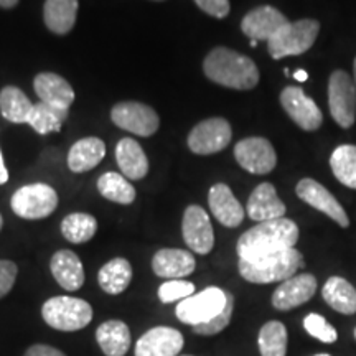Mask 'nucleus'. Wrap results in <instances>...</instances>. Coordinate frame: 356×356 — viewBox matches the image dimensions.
Wrapping results in <instances>:
<instances>
[{
	"label": "nucleus",
	"instance_id": "obj_22",
	"mask_svg": "<svg viewBox=\"0 0 356 356\" xmlns=\"http://www.w3.org/2000/svg\"><path fill=\"white\" fill-rule=\"evenodd\" d=\"M51 274L56 279V282L66 291H78L84 284V269L81 259L68 249H61L53 254L51 262Z\"/></svg>",
	"mask_w": 356,
	"mask_h": 356
},
{
	"label": "nucleus",
	"instance_id": "obj_7",
	"mask_svg": "<svg viewBox=\"0 0 356 356\" xmlns=\"http://www.w3.org/2000/svg\"><path fill=\"white\" fill-rule=\"evenodd\" d=\"M10 207L24 220H42L56 210L58 195L47 184L25 185L13 193Z\"/></svg>",
	"mask_w": 356,
	"mask_h": 356
},
{
	"label": "nucleus",
	"instance_id": "obj_17",
	"mask_svg": "<svg viewBox=\"0 0 356 356\" xmlns=\"http://www.w3.org/2000/svg\"><path fill=\"white\" fill-rule=\"evenodd\" d=\"M184 348V335L172 327H155L136 345V356H177Z\"/></svg>",
	"mask_w": 356,
	"mask_h": 356
},
{
	"label": "nucleus",
	"instance_id": "obj_33",
	"mask_svg": "<svg viewBox=\"0 0 356 356\" xmlns=\"http://www.w3.org/2000/svg\"><path fill=\"white\" fill-rule=\"evenodd\" d=\"M97 221L88 213H71L61 222V234L73 244L88 243L96 234Z\"/></svg>",
	"mask_w": 356,
	"mask_h": 356
},
{
	"label": "nucleus",
	"instance_id": "obj_46",
	"mask_svg": "<svg viewBox=\"0 0 356 356\" xmlns=\"http://www.w3.org/2000/svg\"><path fill=\"white\" fill-rule=\"evenodd\" d=\"M2 226H3V220H2V215H0V229H2Z\"/></svg>",
	"mask_w": 356,
	"mask_h": 356
},
{
	"label": "nucleus",
	"instance_id": "obj_35",
	"mask_svg": "<svg viewBox=\"0 0 356 356\" xmlns=\"http://www.w3.org/2000/svg\"><path fill=\"white\" fill-rule=\"evenodd\" d=\"M233 310H234V297H233V293L226 292L225 309H222L215 318H211L210 322L193 327V332L198 333V335H203V337L216 335V333L222 332L226 327H228L231 322V317H233Z\"/></svg>",
	"mask_w": 356,
	"mask_h": 356
},
{
	"label": "nucleus",
	"instance_id": "obj_34",
	"mask_svg": "<svg viewBox=\"0 0 356 356\" xmlns=\"http://www.w3.org/2000/svg\"><path fill=\"white\" fill-rule=\"evenodd\" d=\"M259 351L262 356H286L287 353V330L286 325L277 320L267 322L261 328L259 338Z\"/></svg>",
	"mask_w": 356,
	"mask_h": 356
},
{
	"label": "nucleus",
	"instance_id": "obj_11",
	"mask_svg": "<svg viewBox=\"0 0 356 356\" xmlns=\"http://www.w3.org/2000/svg\"><path fill=\"white\" fill-rule=\"evenodd\" d=\"M234 157L244 170L254 175H266L277 165V154L264 137H248L239 140L234 147Z\"/></svg>",
	"mask_w": 356,
	"mask_h": 356
},
{
	"label": "nucleus",
	"instance_id": "obj_41",
	"mask_svg": "<svg viewBox=\"0 0 356 356\" xmlns=\"http://www.w3.org/2000/svg\"><path fill=\"white\" fill-rule=\"evenodd\" d=\"M8 180V170L3 163V157H2V150H0V185H3Z\"/></svg>",
	"mask_w": 356,
	"mask_h": 356
},
{
	"label": "nucleus",
	"instance_id": "obj_36",
	"mask_svg": "<svg viewBox=\"0 0 356 356\" xmlns=\"http://www.w3.org/2000/svg\"><path fill=\"white\" fill-rule=\"evenodd\" d=\"M304 327L309 335H312L323 343H335L338 333L330 323L318 314H309L304 320Z\"/></svg>",
	"mask_w": 356,
	"mask_h": 356
},
{
	"label": "nucleus",
	"instance_id": "obj_10",
	"mask_svg": "<svg viewBox=\"0 0 356 356\" xmlns=\"http://www.w3.org/2000/svg\"><path fill=\"white\" fill-rule=\"evenodd\" d=\"M233 137V129L222 118H211L191 129L188 147L193 154L213 155L225 150Z\"/></svg>",
	"mask_w": 356,
	"mask_h": 356
},
{
	"label": "nucleus",
	"instance_id": "obj_30",
	"mask_svg": "<svg viewBox=\"0 0 356 356\" xmlns=\"http://www.w3.org/2000/svg\"><path fill=\"white\" fill-rule=\"evenodd\" d=\"M66 118H68V109L56 108L47 102H38V104H33V111L26 124H30L35 132L47 136L50 132L60 131Z\"/></svg>",
	"mask_w": 356,
	"mask_h": 356
},
{
	"label": "nucleus",
	"instance_id": "obj_23",
	"mask_svg": "<svg viewBox=\"0 0 356 356\" xmlns=\"http://www.w3.org/2000/svg\"><path fill=\"white\" fill-rule=\"evenodd\" d=\"M115 160L122 175L129 180H140L149 172V160L139 142L134 139H121L115 147Z\"/></svg>",
	"mask_w": 356,
	"mask_h": 356
},
{
	"label": "nucleus",
	"instance_id": "obj_5",
	"mask_svg": "<svg viewBox=\"0 0 356 356\" xmlns=\"http://www.w3.org/2000/svg\"><path fill=\"white\" fill-rule=\"evenodd\" d=\"M42 315L44 322L55 330L78 332L91 323L92 309L86 300L60 296L44 302Z\"/></svg>",
	"mask_w": 356,
	"mask_h": 356
},
{
	"label": "nucleus",
	"instance_id": "obj_42",
	"mask_svg": "<svg viewBox=\"0 0 356 356\" xmlns=\"http://www.w3.org/2000/svg\"><path fill=\"white\" fill-rule=\"evenodd\" d=\"M293 78H296L299 83H304L309 79V74H307L305 70H297L296 73H293Z\"/></svg>",
	"mask_w": 356,
	"mask_h": 356
},
{
	"label": "nucleus",
	"instance_id": "obj_4",
	"mask_svg": "<svg viewBox=\"0 0 356 356\" xmlns=\"http://www.w3.org/2000/svg\"><path fill=\"white\" fill-rule=\"evenodd\" d=\"M320 33V24L314 19L289 22L267 42V51L274 60L304 55L314 47Z\"/></svg>",
	"mask_w": 356,
	"mask_h": 356
},
{
	"label": "nucleus",
	"instance_id": "obj_1",
	"mask_svg": "<svg viewBox=\"0 0 356 356\" xmlns=\"http://www.w3.org/2000/svg\"><path fill=\"white\" fill-rule=\"evenodd\" d=\"M299 241V226L287 218L257 222L238 241L239 259L254 261L292 249Z\"/></svg>",
	"mask_w": 356,
	"mask_h": 356
},
{
	"label": "nucleus",
	"instance_id": "obj_20",
	"mask_svg": "<svg viewBox=\"0 0 356 356\" xmlns=\"http://www.w3.org/2000/svg\"><path fill=\"white\" fill-rule=\"evenodd\" d=\"M197 267L191 252L184 249H160L152 259V269L159 277L181 279L190 275Z\"/></svg>",
	"mask_w": 356,
	"mask_h": 356
},
{
	"label": "nucleus",
	"instance_id": "obj_13",
	"mask_svg": "<svg viewBox=\"0 0 356 356\" xmlns=\"http://www.w3.org/2000/svg\"><path fill=\"white\" fill-rule=\"evenodd\" d=\"M296 193L302 202L310 204L315 210L322 211L323 215H327L330 220L335 221L338 226H341V228H348L350 226V218L343 210V207L317 180H314V178H302L296 186Z\"/></svg>",
	"mask_w": 356,
	"mask_h": 356
},
{
	"label": "nucleus",
	"instance_id": "obj_43",
	"mask_svg": "<svg viewBox=\"0 0 356 356\" xmlns=\"http://www.w3.org/2000/svg\"><path fill=\"white\" fill-rule=\"evenodd\" d=\"M19 3V0H0V7L2 8H13Z\"/></svg>",
	"mask_w": 356,
	"mask_h": 356
},
{
	"label": "nucleus",
	"instance_id": "obj_9",
	"mask_svg": "<svg viewBox=\"0 0 356 356\" xmlns=\"http://www.w3.org/2000/svg\"><path fill=\"white\" fill-rule=\"evenodd\" d=\"M111 119L118 127L140 137L154 136L160 126L159 115L150 106L134 101L115 104L111 111Z\"/></svg>",
	"mask_w": 356,
	"mask_h": 356
},
{
	"label": "nucleus",
	"instance_id": "obj_3",
	"mask_svg": "<svg viewBox=\"0 0 356 356\" xmlns=\"http://www.w3.org/2000/svg\"><path fill=\"white\" fill-rule=\"evenodd\" d=\"M304 266V256L296 248L254 261L239 259L238 264L243 279L252 284H270L280 282V280L284 282V280L293 277L297 270Z\"/></svg>",
	"mask_w": 356,
	"mask_h": 356
},
{
	"label": "nucleus",
	"instance_id": "obj_25",
	"mask_svg": "<svg viewBox=\"0 0 356 356\" xmlns=\"http://www.w3.org/2000/svg\"><path fill=\"white\" fill-rule=\"evenodd\" d=\"M78 0H47L43 8L44 25L56 35H66L76 24Z\"/></svg>",
	"mask_w": 356,
	"mask_h": 356
},
{
	"label": "nucleus",
	"instance_id": "obj_40",
	"mask_svg": "<svg viewBox=\"0 0 356 356\" xmlns=\"http://www.w3.org/2000/svg\"><path fill=\"white\" fill-rule=\"evenodd\" d=\"M25 356H66L65 353H61L60 350L53 348V346L48 345H33L26 350Z\"/></svg>",
	"mask_w": 356,
	"mask_h": 356
},
{
	"label": "nucleus",
	"instance_id": "obj_19",
	"mask_svg": "<svg viewBox=\"0 0 356 356\" xmlns=\"http://www.w3.org/2000/svg\"><path fill=\"white\" fill-rule=\"evenodd\" d=\"M246 211L251 220L257 222L279 220L286 216V204L280 202L273 184H261L256 186L248 200Z\"/></svg>",
	"mask_w": 356,
	"mask_h": 356
},
{
	"label": "nucleus",
	"instance_id": "obj_47",
	"mask_svg": "<svg viewBox=\"0 0 356 356\" xmlns=\"http://www.w3.org/2000/svg\"><path fill=\"white\" fill-rule=\"evenodd\" d=\"M315 356H330V355H327V353H322V355H315Z\"/></svg>",
	"mask_w": 356,
	"mask_h": 356
},
{
	"label": "nucleus",
	"instance_id": "obj_38",
	"mask_svg": "<svg viewBox=\"0 0 356 356\" xmlns=\"http://www.w3.org/2000/svg\"><path fill=\"white\" fill-rule=\"evenodd\" d=\"M17 273H19V267H17L15 262L0 259V299L12 291Z\"/></svg>",
	"mask_w": 356,
	"mask_h": 356
},
{
	"label": "nucleus",
	"instance_id": "obj_21",
	"mask_svg": "<svg viewBox=\"0 0 356 356\" xmlns=\"http://www.w3.org/2000/svg\"><path fill=\"white\" fill-rule=\"evenodd\" d=\"M33 88L42 102L56 106L61 109H70L74 101V91L71 84L55 73H40L33 81Z\"/></svg>",
	"mask_w": 356,
	"mask_h": 356
},
{
	"label": "nucleus",
	"instance_id": "obj_26",
	"mask_svg": "<svg viewBox=\"0 0 356 356\" xmlns=\"http://www.w3.org/2000/svg\"><path fill=\"white\" fill-rule=\"evenodd\" d=\"M96 340L106 356H124L131 346V332L121 320H108L97 328Z\"/></svg>",
	"mask_w": 356,
	"mask_h": 356
},
{
	"label": "nucleus",
	"instance_id": "obj_12",
	"mask_svg": "<svg viewBox=\"0 0 356 356\" xmlns=\"http://www.w3.org/2000/svg\"><path fill=\"white\" fill-rule=\"evenodd\" d=\"M280 104L289 118L299 126L302 131L315 132L322 127L323 114L315 101L297 86H287L280 92Z\"/></svg>",
	"mask_w": 356,
	"mask_h": 356
},
{
	"label": "nucleus",
	"instance_id": "obj_24",
	"mask_svg": "<svg viewBox=\"0 0 356 356\" xmlns=\"http://www.w3.org/2000/svg\"><path fill=\"white\" fill-rule=\"evenodd\" d=\"M106 145L104 142L97 137H86V139L78 140L76 144L70 149L68 154V167L71 172L83 173L92 170L97 163L104 159Z\"/></svg>",
	"mask_w": 356,
	"mask_h": 356
},
{
	"label": "nucleus",
	"instance_id": "obj_6",
	"mask_svg": "<svg viewBox=\"0 0 356 356\" xmlns=\"http://www.w3.org/2000/svg\"><path fill=\"white\" fill-rule=\"evenodd\" d=\"M328 108L341 129L353 127L356 121V86L343 70H335L328 78Z\"/></svg>",
	"mask_w": 356,
	"mask_h": 356
},
{
	"label": "nucleus",
	"instance_id": "obj_32",
	"mask_svg": "<svg viewBox=\"0 0 356 356\" xmlns=\"http://www.w3.org/2000/svg\"><path fill=\"white\" fill-rule=\"evenodd\" d=\"M97 190L104 198L119 204H131L136 200V188L124 175L108 172L97 180Z\"/></svg>",
	"mask_w": 356,
	"mask_h": 356
},
{
	"label": "nucleus",
	"instance_id": "obj_45",
	"mask_svg": "<svg viewBox=\"0 0 356 356\" xmlns=\"http://www.w3.org/2000/svg\"><path fill=\"white\" fill-rule=\"evenodd\" d=\"M256 44H257V42H256V40H251V47H252V48H254V47H256Z\"/></svg>",
	"mask_w": 356,
	"mask_h": 356
},
{
	"label": "nucleus",
	"instance_id": "obj_37",
	"mask_svg": "<svg viewBox=\"0 0 356 356\" xmlns=\"http://www.w3.org/2000/svg\"><path fill=\"white\" fill-rule=\"evenodd\" d=\"M195 293V286L191 282L181 279L167 280L165 284L159 287V299L163 304H170L175 300H185Z\"/></svg>",
	"mask_w": 356,
	"mask_h": 356
},
{
	"label": "nucleus",
	"instance_id": "obj_29",
	"mask_svg": "<svg viewBox=\"0 0 356 356\" xmlns=\"http://www.w3.org/2000/svg\"><path fill=\"white\" fill-rule=\"evenodd\" d=\"M33 104L24 91L15 86H6L0 91V113L13 124L29 122Z\"/></svg>",
	"mask_w": 356,
	"mask_h": 356
},
{
	"label": "nucleus",
	"instance_id": "obj_48",
	"mask_svg": "<svg viewBox=\"0 0 356 356\" xmlns=\"http://www.w3.org/2000/svg\"><path fill=\"white\" fill-rule=\"evenodd\" d=\"M355 338H356V328H355Z\"/></svg>",
	"mask_w": 356,
	"mask_h": 356
},
{
	"label": "nucleus",
	"instance_id": "obj_39",
	"mask_svg": "<svg viewBox=\"0 0 356 356\" xmlns=\"http://www.w3.org/2000/svg\"><path fill=\"white\" fill-rule=\"evenodd\" d=\"M197 6L215 19H225L229 13V0H195Z\"/></svg>",
	"mask_w": 356,
	"mask_h": 356
},
{
	"label": "nucleus",
	"instance_id": "obj_8",
	"mask_svg": "<svg viewBox=\"0 0 356 356\" xmlns=\"http://www.w3.org/2000/svg\"><path fill=\"white\" fill-rule=\"evenodd\" d=\"M226 305V291L220 287H208L200 293H193L188 299L177 305V318L191 327L210 322Z\"/></svg>",
	"mask_w": 356,
	"mask_h": 356
},
{
	"label": "nucleus",
	"instance_id": "obj_14",
	"mask_svg": "<svg viewBox=\"0 0 356 356\" xmlns=\"http://www.w3.org/2000/svg\"><path fill=\"white\" fill-rule=\"evenodd\" d=\"M181 231L186 246L198 254H208L215 246V233L210 216L198 204H191L185 210Z\"/></svg>",
	"mask_w": 356,
	"mask_h": 356
},
{
	"label": "nucleus",
	"instance_id": "obj_2",
	"mask_svg": "<svg viewBox=\"0 0 356 356\" xmlns=\"http://www.w3.org/2000/svg\"><path fill=\"white\" fill-rule=\"evenodd\" d=\"M203 71L213 83L239 91H248L259 83V70L254 61L225 47L208 53L203 61Z\"/></svg>",
	"mask_w": 356,
	"mask_h": 356
},
{
	"label": "nucleus",
	"instance_id": "obj_27",
	"mask_svg": "<svg viewBox=\"0 0 356 356\" xmlns=\"http://www.w3.org/2000/svg\"><path fill=\"white\" fill-rule=\"evenodd\" d=\"M322 296L333 310L343 315L356 314V291L346 279L333 275L325 282Z\"/></svg>",
	"mask_w": 356,
	"mask_h": 356
},
{
	"label": "nucleus",
	"instance_id": "obj_44",
	"mask_svg": "<svg viewBox=\"0 0 356 356\" xmlns=\"http://www.w3.org/2000/svg\"><path fill=\"white\" fill-rule=\"evenodd\" d=\"M353 74H355V86H356V58H355V61H353Z\"/></svg>",
	"mask_w": 356,
	"mask_h": 356
},
{
	"label": "nucleus",
	"instance_id": "obj_18",
	"mask_svg": "<svg viewBox=\"0 0 356 356\" xmlns=\"http://www.w3.org/2000/svg\"><path fill=\"white\" fill-rule=\"evenodd\" d=\"M208 203L213 216L226 228H238L244 220V208L236 200L228 185L216 184L208 193Z\"/></svg>",
	"mask_w": 356,
	"mask_h": 356
},
{
	"label": "nucleus",
	"instance_id": "obj_28",
	"mask_svg": "<svg viewBox=\"0 0 356 356\" xmlns=\"http://www.w3.org/2000/svg\"><path fill=\"white\" fill-rule=\"evenodd\" d=\"M97 280H99L102 291L111 293V296L122 293L132 280L131 262L124 259V257H115V259L109 261L108 264L101 267Z\"/></svg>",
	"mask_w": 356,
	"mask_h": 356
},
{
	"label": "nucleus",
	"instance_id": "obj_16",
	"mask_svg": "<svg viewBox=\"0 0 356 356\" xmlns=\"http://www.w3.org/2000/svg\"><path fill=\"white\" fill-rule=\"evenodd\" d=\"M317 292V279L312 274H299L284 280L273 293V305L277 310H292L304 305Z\"/></svg>",
	"mask_w": 356,
	"mask_h": 356
},
{
	"label": "nucleus",
	"instance_id": "obj_15",
	"mask_svg": "<svg viewBox=\"0 0 356 356\" xmlns=\"http://www.w3.org/2000/svg\"><path fill=\"white\" fill-rule=\"evenodd\" d=\"M289 20L275 7L262 6L244 15L241 22L243 33L256 42H269L275 33L287 25Z\"/></svg>",
	"mask_w": 356,
	"mask_h": 356
},
{
	"label": "nucleus",
	"instance_id": "obj_31",
	"mask_svg": "<svg viewBox=\"0 0 356 356\" xmlns=\"http://www.w3.org/2000/svg\"><path fill=\"white\" fill-rule=\"evenodd\" d=\"M333 175L341 185L356 190V145H340L330 157Z\"/></svg>",
	"mask_w": 356,
	"mask_h": 356
}]
</instances>
